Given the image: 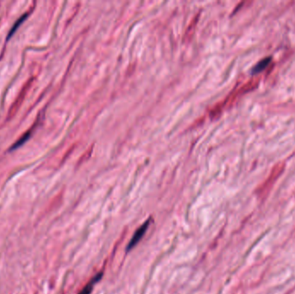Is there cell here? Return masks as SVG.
<instances>
[{
	"instance_id": "277c9868",
	"label": "cell",
	"mask_w": 295,
	"mask_h": 294,
	"mask_svg": "<svg viewBox=\"0 0 295 294\" xmlns=\"http://www.w3.org/2000/svg\"><path fill=\"white\" fill-rule=\"evenodd\" d=\"M30 135H31V132H26L25 135H23L21 138L19 139L18 142H16L14 145L11 147V150H13V149H18V148H19L20 146L23 145V144H24V143H25V142H26V141H27V140H28V138H29V136H30Z\"/></svg>"
},
{
	"instance_id": "6da1fadb",
	"label": "cell",
	"mask_w": 295,
	"mask_h": 294,
	"mask_svg": "<svg viewBox=\"0 0 295 294\" xmlns=\"http://www.w3.org/2000/svg\"><path fill=\"white\" fill-rule=\"evenodd\" d=\"M150 220H147L145 223L142 224L141 226L139 227L138 229L135 231V234L133 235L131 241L129 242L127 245V248L126 250L130 251L132 250V248H135L136 245L138 244L139 241L142 240V238L144 237L146 231L148 230V228L150 227Z\"/></svg>"
},
{
	"instance_id": "3957f363",
	"label": "cell",
	"mask_w": 295,
	"mask_h": 294,
	"mask_svg": "<svg viewBox=\"0 0 295 294\" xmlns=\"http://www.w3.org/2000/svg\"><path fill=\"white\" fill-rule=\"evenodd\" d=\"M28 13H25V14L22 16L21 18H18L17 22L15 23V25L12 26V28L11 29V31L9 33V36H8V38H10L13 34H14L15 32L17 31V29H18L19 27H20V25L24 23L26 18L28 17Z\"/></svg>"
},
{
	"instance_id": "5b68a950",
	"label": "cell",
	"mask_w": 295,
	"mask_h": 294,
	"mask_svg": "<svg viewBox=\"0 0 295 294\" xmlns=\"http://www.w3.org/2000/svg\"><path fill=\"white\" fill-rule=\"evenodd\" d=\"M269 60H270V59H266V61H265V63H264V65H268V61H269ZM263 62H264V61H263L262 63L258 64V66H257V68H256V72L261 71V70L263 69Z\"/></svg>"
},
{
	"instance_id": "7a4b0ae2",
	"label": "cell",
	"mask_w": 295,
	"mask_h": 294,
	"mask_svg": "<svg viewBox=\"0 0 295 294\" xmlns=\"http://www.w3.org/2000/svg\"><path fill=\"white\" fill-rule=\"evenodd\" d=\"M102 276H103V273H98L96 276L94 277L93 279H92V280H91L90 282H88L87 285L80 292V294H91L92 291H93V287H94V285L101 280Z\"/></svg>"
}]
</instances>
